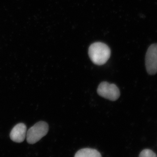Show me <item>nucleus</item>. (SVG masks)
I'll return each mask as SVG.
<instances>
[{
	"label": "nucleus",
	"mask_w": 157,
	"mask_h": 157,
	"mask_svg": "<svg viewBox=\"0 0 157 157\" xmlns=\"http://www.w3.org/2000/svg\"><path fill=\"white\" fill-rule=\"evenodd\" d=\"M88 54L91 60L94 64L101 66L106 63L108 60L111 51L106 44L97 42L90 46Z\"/></svg>",
	"instance_id": "nucleus-1"
},
{
	"label": "nucleus",
	"mask_w": 157,
	"mask_h": 157,
	"mask_svg": "<svg viewBox=\"0 0 157 157\" xmlns=\"http://www.w3.org/2000/svg\"><path fill=\"white\" fill-rule=\"evenodd\" d=\"M97 92L99 95L111 101H116L120 96V92L117 86L107 82H103L100 83Z\"/></svg>",
	"instance_id": "nucleus-3"
},
{
	"label": "nucleus",
	"mask_w": 157,
	"mask_h": 157,
	"mask_svg": "<svg viewBox=\"0 0 157 157\" xmlns=\"http://www.w3.org/2000/svg\"><path fill=\"white\" fill-rule=\"evenodd\" d=\"M145 67L148 74L155 75L157 73V44L149 46L145 56Z\"/></svg>",
	"instance_id": "nucleus-4"
},
{
	"label": "nucleus",
	"mask_w": 157,
	"mask_h": 157,
	"mask_svg": "<svg viewBox=\"0 0 157 157\" xmlns=\"http://www.w3.org/2000/svg\"><path fill=\"white\" fill-rule=\"evenodd\" d=\"M26 126L23 123L16 124L11 130L10 134L11 140L16 143H21L26 135Z\"/></svg>",
	"instance_id": "nucleus-5"
},
{
	"label": "nucleus",
	"mask_w": 157,
	"mask_h": 157,
	"mask_svg": "<svg viewBox=\"0 0 157 157\" xmlns=\"http://www.w3.org/2000/svg\"><path fill=\"white\" fill-rule=\"evenodd\" d=\"M47 123L41 121L34 124L26 133L27 141L30 144H34L47 135L48 131Z\"/></svg>",
	"instance_id": "nucleus-2"
},
{
	"label": "nucleus",
	"mask_w": 157,
	"mask_h": 157,
	"mask_svg": "<svg viewBox=\"0 0 157 157\" xmlns=\"http://www.w3.org/2000/svg\"><path fill=\"white\" fill-rule=\"evenodd\" d=\"M74 157H102L101 153L94 149L85 148L79 150Z\"/></svg>",
	"instance_id": "nucleus-6"
},
{
	"label": "nucleus",
	"mask_w": 157,
	"mask_h": 157,
	"mask_svg": "<svg viewBox=\"0 0 157 157\" xmlns=\"http://www.w3.org/2000/svg\"><path fill=\"white\" fill-rule=\"evenodd\" d=\"M139 157H157L156 155L150 149L144 150L140 152Z\"/></svg>",
	"instance_id": "nucleus-7"
}]
</instances>
